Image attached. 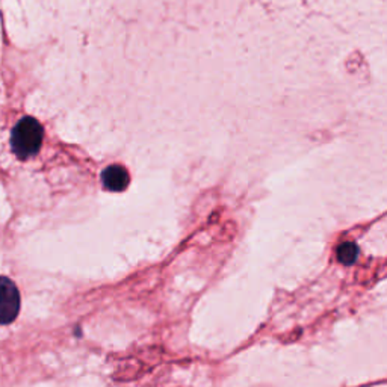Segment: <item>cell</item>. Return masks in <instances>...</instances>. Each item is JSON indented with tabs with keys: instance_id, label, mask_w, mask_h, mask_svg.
<instances>
[{
	"instance_id": "obj_4",
	"label": "cell",
	"mask_w": 387,
	"mask_h": 387,
	"mask_svg": "<svg viewBox=\"0 0 387 387\" xmlns=\"http://www.w3.org/2000/svg\"><path fill=\"white\" fill-rule=\"evenodd\" d=\"M359 255V247L354 242H345L338 248V259L343 265H351L357 260Z\"/></svg>"
},
{
	"instance_id": "obj_1",
	"label": "cell",
	"mask_w": 387,
	"mask_h": 387,
	"mask_svg": "<svg viewBox=\"0 0 387 387\" xmlns=\"http://www.w3.org/2000/svg\"><path fill=\"white\" fill-rule=\"evenodd\" d=\"M42 136H45V130H42L41 124L32 116H25L12 129V151L16 153L18 159L32 158L41 149Z\"/></svg>"
},
{
	"instance_id": "obj_2",
	"label": "cell",
	"mask_w": 387,
	"mask_h": 387,
	"mask_svg": "<svg viewBox=\"0 0 387 387\" xmlns=\"http://www.w3.org/2000/svg\"><path fill=\"white\" fill-rule=\"evenodd\" d=\"M20 312V292L8 277L0 275V324H11Z\"/></svg>"
},
{
	"instance_id": "obj_3",
	"label": "cell",
	"mask_w": 387,
	"mask_h": 387,
	"mask_svg": "<svg viewBox=\"0 0 387 387\" xmlns=\"http://www.w3.org/2000/svg\"><path fill=\"white\" fill-rule=\"evenodd\" d=\"M101 182L109 191L118 192V191H124L129 186V173L124 166L121 165H111L108 166L106 170L101 174Z\"/></svg>"
}]
</instances>
